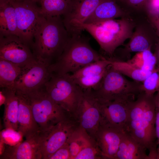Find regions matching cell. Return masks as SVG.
I'll return each mask as SVG.
<instances>
[{"label":"cell","instance_id":"6da1fadb","mask_svg":"<svg viewBox=\"0 0 159 159\" xmlns=\"http://www.w3.org/2000/svg\"><path fill=\"white\" fill-rule=\"evenodd\" d=\"M125 131L148 150L149 155L158 153L155 95L142 92L130 102Z\"/></svg>","mask_w":159,"mask_h":159},{"label":"cell","instance_id":"4dcf8cb0","mask_svg":"<svg viewBox=\"0 0 159 159\" xmlns=\"http://www.w3.org/2000/svg\"><path fill=\"white\" fill-rule=\"evenodd\" d=\"M143 9L147 13L151 23L159 18V0H148Z\"/></svg>","mask_w":159,"mask_h":159},{"label":"cell","instance_id":"8992f818","mask_svg":"<svg viewBox=\"0 0 159 159\" xmlns=\"http://www.w3.org/2000/svg\"><path fill=\"white\" fill-rule=\"evenodd\" d=\"M22 93L28 101L41 131H44L72 116L50 97L44 85L38 89Z\"/></svg>","mask_w":159,"mask_h":159},{"label":"cell","instance_id":"836d02e7","mask_svg":"<svg viewBox=\"0 0 159 159\" xmlns=\"http://www.w3.org/2000/svg\"><path fill=\"white\" fill-rule=\"evenodd\" d=\"M148 0H124L122 2L126 6L131 8L139 9H143Z\"/></svg>","mask_w":159,"mask_h":159},{"label":"cell","instance_id":"484cf974","mask_svg":"<svg viewBox=\"0 0 159 159\" xmlns=\"http://www.w3.org/2000/svg\"><path fill=\"white\" fill-rule=\"evenodd\" d=\"M151 49L136 52L131 58L127 61L139 69L151 72L155 68L157 65L155 56Z\"/></svg>","mask_w":159,"mask_h":159},{"label":"cell","instance_id":"ffe728a7","mask_svg":"<svg viewBox=\"0 0 159 159\" xmlns=\"http://www.w3.org/2000/svg\"><path fill=\"white\" fill-rule=\"evenodd\" d=\"M126 14L115 0H102L85 23H94L124 17Z\"/></svg>","mask_w":159,"mask_h":159},{"label":"cell","instance_id":"2e32d148","mask_svg":"<svg viewBox=\"0 0 159 159\" xmlns=\"http://www.w3.org/2000/svg\"><path fill=\"white\" fill-rule=\"evenodd\" d=\"M39 132L32 137L12 146L5 147L1 159H42Z\"/></svg>","mask_w":159,"mask_h":159},{"label":"cell","instance_id":"ba28073f","mask_svg":"<svg viewBox=\"0 0 159 159\" xmlns=\"http://www.w3.org/2000/svg\"><path fill=\"white\" fill-rule=\"evenodd\" d=\"M10 3L15 10L18 36L31 48L34 35L46 17L41 7L32 0H16Z\"/></svg>","mask_w":159,"mask_h":159},{"label":"cell","instance_id":"7402d4cb","mask_svg":"<svg viewBox=\"0 0 159 159\" xmlns=\"http://www.w3.org/2000/svg\"><path fill=\"white\" fill-rule=\"evenodd\" d=\"M18 36L14 8L11 3L0 5V35Z\"/></svg>","mask_w":159,"mask_h":159},{"label":"cell","instance_id":"3957f363","mask_svg":"<svg viewBox=\"0 0 159 159\" xmlns=\"http://www.w3.org/2000/svg\"><path fill=\"white\" fill-rule=\"evenodd\" d=\"M135 27L131 20L124 17L94 23H84L82 28L94 38L104 52L112 56L118 47L130 39Z\"/></svg>","mask_w":159,"mask_h":159},{"label":"cell","instance_id":"1f68e13d","mask_svg":"<svg viewBox=\"0 0 159 159\" xmlns=\"http://www.w3.org/2000/svg\"><path fill=\"white\" fill-rule=\"evenodd\" d=\"M49 159H71L67 143L57 150Z\"/></svg>","mask_w":159,"mask_h":159},{"label":"cell","instance_id":"52a82bcc","mask_svg":"<svg viewBox=\"0 0 159 159\" xmlns=\"http://www.w3.org/2000/svg\"><path fill=\"white\" fill-rule=\"evenodd\" d=\"M44 87L53 100L72 116L83 90L72 78L70 74L52 73Z\"/></svg>","mask_w":159,"mask_h":159},{"label":"cell","instance_id":"9c48e42d","mask_svg":"<svg viewBox=\"0 0 159 159\" xmlns=\"http://www.w3.org/2000/svg\"><path fill=\"white\" fill-rule=\"evenodd\" d=\"M79 125L73 117L66 119L39 133L42 159H49L59 148L66 143Z\"/></svg>","mask_w":159,"mask_h":159},{"label":"cell","instance_id":"d590c367","mask_svg":"<svg viewBox=\"0 0 159 159\" xmlns=\"http://www.w3.org/2000/svg\"><path fill=\"white\" fill-rule=\"evenodd\" d=\"M151 24L154 28L159 38V18L156 19Z\"/></svg>","mask_w":159,"mask_h":159},{"label":"cell","instance_id":"cb8c5ba5","mask_svg":"<svg viewBox=\"0 0 159 159\" xmlns=\"http://www.w3.org/2000/svg\"><path fill=\"white\" fill-rule=\"evenodd\" d=\"M110 60L104 57L99 60L89 64L76 72L70 74L72 79L83 77L92 80L97 78L105 71L110 65Z\"/></svg>","mask_w":159,"mask_h":159},{"label":"cell","instance_id":"30bf717a","mask_svg":"<svg viewBox=\"0 0 159 159\" xmlns=\"http://www.w3.org/2000/svg\"><path fill=\"white\" fill-rule=\"evenodd\" d=\"M72 116L80 127L95 139L101 123V116L98 100L91 91L83 90Z\"/></svg>","mask_w":159,"mask_h":159},{"label":"cell","instance_id":"277c9868","mask_svg":"<svg viewBox=\"0 0 159 159\" xmlns=\"http://www.w3.org/2000/svg\"><path fill=\"white\" fill-rule=\"evenodd\" d=\"M104 57L94 50L81 35L70 37L62 54L50 66L52 73L71 74Z\"/></svg>","mask_w":159,"mask_h":159},{"label":"cell","instance_id":"f35d334b","mask_svg":"<svg viewBox=\"0 0 159 159\" xmlns=\"http://www.w3.org/2000/svg\"><path fill=\"white\" fill-rule=\"evenodd\" d=\"M33 1L37 3L38 2H40V1L41 0H32Z\"/></svg>","mask_w":159,"mask_h":159},{"label":"cell","instance_id":"ac0fdd59","mask_svg":"<svg viewBox=\"0 0 159 159\" xmlns=\"http://www.w3.org/2000/svg\"><path fill=\"white\" fill-rule=\"evenodd\" d=\"M19 99L17 115V131L26 139L36 134L40 130L32 114L28 101L25 95L16 90Z\"/></svg>","mask_w":159,"mask_h":159},{"label":"cell","instance_id":"7c38bea8","mask_svg":"<svg viewBox=\"0 0 159 159\" xmlns=\"http://www.w3.org/2000/svg\"><path fill=\"white\" fill-rule=\"evenodd\" d=\"M102 0H72L62 20L70 37L81 35L82 26Z\"/></svg>","mask_w":159,"mask_h":159},{"label":"cell","instance_id":"8fae6325","mask_svg":"<svg viewBox=\"0 0 159 159\" xmlns=\"http://www.w3.org/2000/svg\"><path fill=\"white\" fill-rule=\"evenodd\" d=\"M50 65L35 57L21 68L15 81L16 90L26 93L43 86L52 74Z\"/></svg>","mask_w":159,"mask_h":159},{"label":"cell","instance_id":"e575fe53","mask_svg":"<svg viewBox=\"0 0 159 159\" xmlns=\"http://www.w3.org/2000/svg\"><path fill=\"white\" fill-rule=\"evenodd\" d=\"M154 54L156 59L157 66L159 67V38L155 46Z\"/></svg>","mask_w":159,"mask_h":159},{"label":"cell","instance_id":"9a60e30c","mask_svg":"<svg viewBox=\"0 0 159 159\" xmlns=\"http://www.w3.org/2000/svg\"><path fill=\"white\" fill-rule=\"evenodd\" d=\"M124 131L107 124H100L95 139L102 159H113L119 149Z\"/></svg>","mask_w":159,"mask_h":159},{"label":"cell","instance_id":"f546056e","mask_svg":"<svg viewBox=\"0 0 159 159\" xmlns=\"http://www.w3.org/2000/svg\"><path fill=\"white\" fill-rule=\"evenodd\" d=\"M141 91L146 95L153 96L159 91V67L155 68L141 83Z\"/></svg>","mask_w":159,"mask_h":159},{"label":"cell","instance_id":"f1b7e54d","mask_svg":"<svg viewBox=\"0 0 159 159\" xmlns=\"http://www.w3.org/2000/svg\"><path fill=\"white\" fill-rule=\"evenodd\" d=\"M102 159L96 140L89 135L82 148L74 159Z\"/></svg>","mask_w":159,"mask_h":159},{"label":"cell","instance_id":"5b68a950","mask_svg":"<svg viewBox=\"0 0 159 159\" xmlns=\"http://www.w3.org/2000/svg\"><path fill=\"white\" fill-rule=\"evenodd\" d=\"M141 82L127 80L110 65L99 86L91 91L100 101H131L141 93Z\"/></svg>","mask_w":159,"mask_h":159},{"label":"cell","instance_id":"e0dca14e","mask_svg":"<svg viewBox=\"0 0 159 159\" xmlns=\"http://www.w3.org/2000/svg\"><path fill=\"white\" fill-rule=\"evenodd\" d=\"M158 39L156 32L151 24L150 26L139 25L135 29L129 41L124 48L126 52H138L151 49Z\"/></svg>","mask_w":159,"mask_h":159},{"label":"cell","instance_id":"d6986e66","mask_svg":"<svg viewBox=\"0 0 159 159\" xmlns=\"http://www.w3.org/2000/svg\"><path fill=\"white\" fill-rule=\"evenodd\" d=\"M147 149L125 131L113 159H149Z\"/></svg>","mask_w":159,"mask_h":159},{"label":"cell","instance_id":"7a4b0ae2","mask_svg":"<svg viewBox=\"0 0 159 159\" xmlns=\"http://www.w3.org/2000/svg\"><path fill=\"white\" fill-rule=\"evenodd\" d=\"M70 37L61 16L46 17L34 35L31 49L36 58L51 65L62 54Z\"/></svg>","mask_w":159,"mask_h":159},{"label":"cell","instance_id":"4fadbf2b","mask_svg":"<svg viewBox=\"0 0 159 159\" xmlns=\"http://www.w3.org/2000/svg\"><path fill=\"white\" fill-rule=\"evenodd\" d=\"M0 58L22 68L35 57L30 47L17 35H0Z\"/></svg>","mask_w":159,"mask_h":159},{"label":"cell","instance_id":"d6a6232c","mask_svg":"<svg viewBox=\"0 0 159 159\" xmlns=\"http://www.w3.org/2000/svg\"><path fill=\"white\" fill-rule=\"evenodd\" d=\"M155 127L158 144V159H159V91L155 95Z\"/></svg>","mask_w":159,"mask_h":159},{"label":"cell","instance_id":"4316f807","mask_svg":"<svg viewBox=\"0 0 159 159\" xmlns=\"http://www.w3.org/2000/svg\"><path fill=\"white\" fill-rule=\"evenodd\" d=\"M72 0H41L42 11L45 17L62 16L68 9Z\"/></svg>","mask_w":159,"mask_h":159},{"label":"cell","instance_id":"5bb4252c","mask_svg":"<svg viewBox=\"0 0 159 159\" xmlns=\"http://www.w3.org/2000/svg\"><path fill=\"white\" fill-rule=\"evenodd\" d=\"M97 100L101 116V123L125 131L130 103L133 100L102 102Z\"/></svg>","mask_w":159,"mask_h":159},{"label":"cell","instance_id":"603a6c76","mask_svg":"<svg viewBox=\"0 0 159 159\" xmlns=\"http://www.w3.org/2000/svg\"><path fill=\"white\" fill-rule=\"evenodd\" d=\"M21 68L11 62L0 58V86L1 88L15 89V83Z\"/></svg>","mask_w":159,"mask_h":159},{"label":"cell","instance_id":"d4e9b609","mask_svg":"<svg viewBox=\"0 0 159 159\" xmlns=\"http://www.w3.org/2000/svg\"><path fill=\"white\" fill-rule=\"evenodd\" d=\"M109 59L113 69L134 81L142 83L152 72L144 71L130 64L127 61Z\"/></svg>","mask_w":159,"mask_h":159},{"label":"cell","instance_id":"74e56055","mask_svg":"<svg viewBox=\"0 0 159 159\" xmlns=\"http://www.w3.org/2000/svg\"><path fill=\"white\" fill-rule=\"evenodd\" d=\"M115 0L117 2L118 1V2H122V1H123L124 0Z\"/></svg>","mask_w":159,"mask_h":159},{"label":"cell","instance_id":"83f0119b","mask_svg":"<svg viewBox=\"0 0 159 159\" xmlns=\"http://www.w3.org/2000/svg\"><path fill=\"white\" fill-rule=\"evenodd\" d=\"M89 135L83 129L79 127L71 135L67 143L71 159H74L84 145Z\"/></svg>","mask_w":159,"mask_h":159},{"label":"cell","instance_id":"8d00e7d4","mask_svg":"<svg viewBox=\"0 0 159 159\" xmlns=\"http://www.w3.org/2000/svg\"><path fill=\"white\" fill-rule=\"evenodd\" d=\"M16 0H0V5L10 3Z\"/></svg>","mask_w":159,"mask_h":159},{"label":"cell","instance_id":"44dd1931","mask_svg":"<svg viewBox=\"0 0 159 159\" xmlns=\"http://www.w3.org/2000/svg\"><path fill=\"white\" fill-rule=\"evenodd\" d=\"M1 91L5 97L4 123L6 129L17 131L19 99L15 89L2 88Z\"/></svg>","mask_w":159,"mask_h":159}]
</instances>
